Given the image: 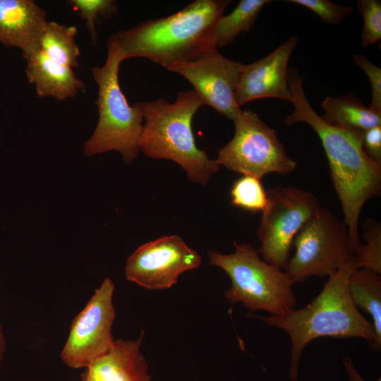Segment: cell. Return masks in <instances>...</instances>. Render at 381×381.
I'll list each match as a JSON object with an SVG mask.
<instances>
[{
    "label": "cell",
    "instance_id": "obj_1",
    "mask_svg": "<svg viewBox=\"0 0 381 381\" xmlns=\"http://www.w3.org/2000/svg\"><path fill=\"white\" fill-rule=\"evenodd\" d=\"M291 73L288 77V85L294 109L283 121L286 126L296 123H307L321 140L353 256L361 243L358 220L362 208L368 200L380 194L381 162L373 160L365 153L363 132L338 128L325 121L308 101L303 78L298 73Z\"/></svg>",
    "mask_w": 381,
    "mask_h": 381
},
{
    "label": "cell",
    "instance_id": "obj_2",
    "mask_svg": "<svg viewBox=\"0 0 381 381\" xmlns=\"http://www.w3.org/2000/svg\"><path fill=\"white\" fill-rule=\"evenodd\" d=\"M229 0H195L169 16L113 35L124 60L144 57L166 68L198 61L217 50L214 29Z\"/></svg>",
    "mask_w": 381,
    "mask_h": 381
},
{
    "label": "cell",
    "instance_id": "obj_3",
    "mask_svg": "<svg viewBox=\"0 0 381 381\" xmlns=\"http://www.w3.org/2000/svg\"><path fill=\"white\" fill-rule=\"evenodd\" d=\"M356 268L353 262L329 277L320 293L300 310L277 316H248L284 330L291 343L289 380L297 381L301 356L313 340L323 337L361 338L370 348L375 334L372 322L353 304L348 290V279Z\"/></svg>",
    "mask_w": 381,
    "mask_h": 381
},
{
    "label": "cell",
    "instance_id": "obj_4",
    "mask_svg": "<svg viewBox=\"0 0 381 381\" xmlns=\"http://www.w3.org/2000/svg\"><path fill=\"white\" fill-rule=\"evenodd\" d=\"M140 104L144 123L140 151L150 158L175 162L190 181L207 184L220 166L199 149L195 141L192 120L204 105L197 92L193 89L179 92L174 103L158 98L140 102Z\"/></svg>",
    "mask_w": 381,
    "mask_h": 381
},
{
    "label": "cell",
    "instance_id": "obj_5",
    "mask_svg": "<svg viewBox=\"0 0 381 381\" xmlns=\"http://www.w3.org/2000/svg\"><path fill=\"white\" fill-rule=\"evenodd\" d=\"M107 48L104 65L92 68L97 85L98 121L92 135L83 145V154L89 157L114 150L121 155L124 163L130 164L140 152L143 108L140 102L130 105L121 91L119 71L124 59L113 35Z\"/></svg>",
    "mask_w": 381,
    "mask_h": 381
},
{
    "label": "cell",
    "instance_id": "obj_6",
    "mask_svg": "<svg viewBox=\"0 0 381 381\" xmlns=\"http://www.w3.org/2000/svg\"><path fill=\"white\" fill-rule=\"evenodd\" d=\"M233 243L232 253H208L209 265L223 270L231 279L225 298L231 304L241 303L251 312L262 310L272 316L294 310V283L284 271L262 260L249 243Z\"/></svg>",
    "mask_w": 381,
    "mask_h": 381
},
{
    "label": "cell",
    "instance_id": "obj_7",
    "mask_svg": "<svg viewBox=\"0 0 381 381\" xmlns=\"http://www.w3.org/2000/svg\"><path fill=\"white\" fill-rule=\"evenodd\" d=\"M293 246L294 255L284 271L294 283L329 277L353 262L347 227L326 207H320L301 229Z\"/></svg>",
    "mask_w": 381,
    "mask_h": 381
},
{
    "label": "cell",
    "instance_id": "obj_8",
    "mask_svg": "<svg viewBox=\"0 0 381 381\" xmlns=\"http://www.w3.org/2000/svg\"><path fill=\"white\" fill-rule=\"evenodd\" d=\"M234 135L215 159L230 171L255 176L288 174L296 162L286 152L276 131L250 110H241L233 120Z\"/></svg>",
    "mask_w": 381,
    "mask_h": 381
},
{
    "label": "cell",
    "instance_id": "obj_9",
    "mask_svg": "<svg viewBox=\"0 0 381 381\" xmlns=\"http://www.w3.org/2000/svg\"><path fill=\"white\" fill-rule=\"evenodd\" d=\"M267 193L268 203L257 231L258 251L265 262L284 270L295 236L321 206L313 193L294 186L279 185Z\"/></svg>",
    "mask_w": 381,
    "mask_h": 381
},
{
    "label": "cell",
    "instance_id": "obj_10",
    "mask_svg": "<svg viewBox=\"0 0 381 381\" xmlns=\"http://www.w3.org/2000/svg\"><path fill=\"white\" fill-rule=\"evenodd\" d=\"M114 291V284L107 277L73 319L60 353L69 368H86L112 346L111 329L116 318Z\"/></svg>",
    "mask_w": 381,
    "mask_h": 381
},
{
    "label": "cell",
    "instance_id": "obj_11",
    "mask_svg": "<svg viewBox=\"0 0 381 381\" xmlns=\"http://www.w3.org/2000/svg\"><path fill=\"white\" fill-rule=\"evenodd\" d=\"M202 258L176 235L164 236L139 246L128 258V281L148 289H164L179 277L198 267Z\"/></svg>",
    "mask_w": 381,
    "mask_h": 381
},
{
    "label": "cell",
    "instance_id": "obj_12",
    "mask_svg": "<svg viewBox=\"0 0 381 381\" xmlns=\"http://www.w3.org/2000/svg\"><path fill=\"white\" fill-rule=\"evenodd\" d=\"M243 66L217 50L198 61L176 64L167 69L186 78L204 105L210 106L233 121L241 110L235 94Z\"/></svg>",
    "mask_w": 381,
    "mask_h": 381
},
{
    "label": "cell",
    "instance_id": "obj_13",
    "mask_svg": "<svg viewBox=\"0 0 381 381\" xmlns=\"http://www.w3.org/2000/svg\"><path fill=\"white\" fill-rule=\"evenodd\" d=\"M297 42L296 37H290L265 57L243 64L235 94L239 107L262 98H277L292 102L287 66Z\"/></svg>",
    "mask_w": 381,
    "mask_h": 381
},
{
    "label": "cell",
    "instance_id": "obj_14",
    "mask_svg": "<svg viewBox=\"0 0 381 381\" xmlns=\"http://www.w3.org/2000/svg\"><path fill=\"white\" fill-rule=\"evenodd\" d=\"M46 17L32 0H0V43L20 49L26 59L40 49Z\"/></svg>",
    "mask_w": 381,
    "mask_h": 381
},
{
    "label": "cell",
    "instance_id": "obj_15",
    "mask_svg": "<svg viewBox=\"0 0 381 381\" xmlns=\"http://www.w3.org/2000/svg\"><path fill=\"white\" fill-rule=\"evenodd\" d=\"M144 332L136 339H114L111 349L86 368L96 381H152L140 351Z\"/></svg>",
    "mask_w": 381,
    "mask_h": 381
},
{
    "label": "cell",
    "instance_id": "obj_16",
    "mask_svg": "<svg viewBox=\"0 0 381 381\" xmlns=\"http://www.w3.org/2000/svg\"><path fill=\"white\" fill-rule=\"evenodd\" d=\"M25 73L38 97L61 101L74 97L86 87L73 69L54 61L40 49L25 59Z\"/></svg>",
    "mask_w": 381,
    "mask_h": 381
},
{
    "label": "cell",
    "instance_id": "obj_17",
    "mask_svg": "<svg viewBox=\"0 0 381 381\" xmlns=\"http://www.w3.org/2000/svg\"><path fill=\"white\" fill-rule=\"evenodd\" d=\"M321 107L324 110L322 119L338 128L363 132L381 126V113L366 107L353 93L327 97L322 102Z\"/></svg>",
    "mask_w": 381,
    "mask_h": 381
},
{
    "label": "cell",
    "instance_id": "obj_18",
    "mask_svg": "<svg viewBox=\"0 0 381 381\" xmlns=\"http://www.w3.org/2000/svg\"><path fill=\"white\" fill-rule=\"evenodd\" d=\"M348 290L356 307L371 316L375 340L370 349L380 350L381 348L380 274L365 268L356 269L349 277Z\"/></svg>",
    "mask_w": 381,
    "mask_h": 381
},
{
    "label": "cell",
    "instance_id": "obj_19",
    "mask_svg": "<svg viewBox=\"0 0 381 381\" xmlns=\"http://www.w3.org/2000/svg\"><path fill=\"white\" fill-rule=\"evenodd\" d=\"M77 32L74 25L47 20L41 35L40 50L51 60L76 68L80 54L75 41Z\"/></svg>",
    "mask_w": 381,
    "mask_h": 381
},
{
    "label": "cell",
    "instance_id": "obj_20",
    "mask_svg": "<svg viewBox=\"0 0 381 381\" xmlns=\"http://www.w3.org/2000/svg\"><path fill=\"white\" fill-rule=\"evenodd\" d=\"M270 2L269 0H241L230 13L221 16L214 29L217 48L227 46L241 32H249L262 8Z\"/></svg>",
    "mask_w": 381,
    "mask_h": 381
},
{
    "label": "cell",
    "instance_id": "obj_21",
    "mask_svg": "<svg viewBox=\"0 0 381 381\" xmlns=\"http://www.w3.org/2000/svg\"><path fill=\"white\" fill-rule=\"evenodd\" d=\"M363 238L353 257L356 269L365 268L381 274V224L373 218H368L363 223Z\"/></svg>",
    "mask_w": 381,
    "mask_h": 381
},
{
    "label": "cell",
    "instance_id": "obj_22",
    "mask_svg": "<svg viewBox=\"0 0 381 381\" xmlns=\"http://www.w3.org/2000/svg\"><path fill=\"white\" fill-rule=\"evenodd\" d=\"M230 193L233 205L250 212H262L268 203L267 193L255 176L243 175L234 182Z\"/></svg>",
    "mask_w": 381,
    "mask_h": 381
},
{
    "label": "cell",
    "instance_id": "obj_23",
    "mask_svg": "<svg viewBox=\"0 0 381 381\" xmlns=\"http://www.w3.org/2000/svg\"><path fill=\"white\" fill-rule=\"evenodd\" d=\"M68 4L85 21L93 44L97 43V21L110 18L118 11V6L113 0H69Z\"/></svg>",
    "mask_w": 381,
    "mask_h": 381
},
{
    "label": "cell",
    "instance_id": "obj_24",
    "mask_svg": "<svg viewBox=\"0 0 381 381\" xmlns=\"http://www.w3.org/2000/svg\"><path fill=\"white\" fill-rule=\"evenodd\" d=\"M357 4L363 18L361 30L362 44L367 47L381 39V1L360 0Z\"/></svg>",
    "mask_w": 381,
    "mask_h": 381
},
{
    "label": "cell",
    "instance_id": "obj_25",
    "mask_svg": "<svg viewBox=\"0 0 381 381\" xmlns=\"http://www.w3.org/2000/svg\"><path fill=\"white\" fill-rule=\"evenodd\" d=\"M289 2L306 7L326 24L339 25L351 15L353 8L328 0H290Z\"/></svg>",
    "mask_w": 381,
    "mask_h": 381
},
{
    "label": "cell",
    "instance_id": "obj_26",
    "mask_svg": "<svg viewBox=\"0 0 381 381\" xmlns=\"http://www.w3.org/2000/svg\"><path fill=\"white\" fill-rule=\"evenodd\" d=\"M353 63L360 67L368 76L371 86L372 99L369 107L374 111L381 113V69L371 63L365 56L355 54Z\"/></svg>",
    "mask_w": 381,
    "mask_h": 381
},
{
    "label": "cell",
    "instance_id": "obj_27",
    "mask_svg": "<svg viewBox=\"0 0 381 381\" xmlns=\"http://www.w3.org/2000/svg\"><path fill=\"white\" fill-rule=\"evenodd\" d=\"M363 145L367 155L373 160L381 162V126L363 132Z\"/></svg>",
    "mask_w": 381,
    "mask_h": 381
},
{
    "label": "cell",
    "instance_id": "obj_28",
    "mask_svg": "<svg viewBox=\"0 0 381 381\" xmlns=\"http://www.w3.org/2000/svg\"><path fill=\"white\" fill-rule=\"evenodd\" d=\"M343 363L349 377V381H365L356 370L352 359L349 356H345L343 358ZM377 381H381V378Z\"/></svg>",
    "mask_w": 381,
    "mask_h": 381
},
{
    "label": "cell",
    "instance_id": "obj_29",
    "mask_svg": "<svg viewBox=\"0 0 381 381\" xmlns=\"http://www.w3.org/2000/svg\"><path fill=\"white\" fill-rule=\"evenodd\" d=\"M6 351V339L3 332V328L0 324V365L4 359V353Z\"/></svg>",
    "mask_w": 381,
    "mask_h": 381
},
{
    "label": "cell",
    "instance_id": "obj_30",
    "mask_svg": "<svg viewBox=\"0 0 381 381\" xmlns=\"http://www.w3.org/2000/svg\"><path fill=\"white\" fill-rule=\"evenodd\" d=\"M75 381H96L92 377L85 372L80 377V378Z\"/></svg>",
    "mask_w": 381,
    "mask_h": 381
}]
</instances>
